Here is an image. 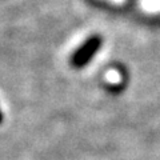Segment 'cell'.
<instances>
[{
	"label": "cell",
	"mask_w": 160,
	"mask_h": 160,
	"mask_svg": "<svg viewBox=\"0 0 160 160\" xmlns=\"http://www.w3.org/2000/svg\"><path fill=\"white\" fill-rule=\"evenodd\" d=\"M100 46H102V38H100V36L89 38L87 42L73 53V56L71 59L72 67H75V68H83L84 66H87L89 60H91L95 56V53L99 51Z\"/></svg>",
	"instance_id": "1"
},
{
	"label": "cell",
	"mask_w": 160,
	"mask_h": 160,
	"mask_svg": "<svg viewBox=\"0 0 160 160\" xmlns=\"http://www.w3.org/2000/svg\"><path fill=\"white\" fill-rule=\"evenodd\" d=\"M3 123V112H2V109H0V124Z\"/></svg>",
	"instance_id": "2"
}]
</instances>
